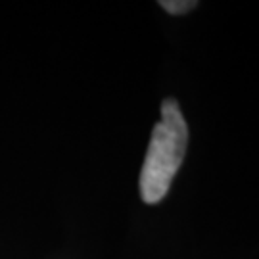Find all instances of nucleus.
<instances>
[{
	"label": "nucleus",
	"instance_id": "1",
	"mask_svg": "<svg viewBox=\"0 0 259 259\" xmlns=\"http://www.w3.org/2000/svg\"><path fill=\"white\" fill-rule=\"evenodd\" d=\"M188 146V125L177 100L161 104V119L154 125L150 146L140 169V198L146 204H159L171 188L183 165Z\"/></svg>",
	"mask_w": 259,
	"mask_h": 259
},
{
	"label": "nucleus",
	"instance_id": "2",
	"mask_svg": "<svg viewBox=\"0 0 259 259\" xmlns=\"http://www.w3.org/2000/svg\"><path fill=\"white\" fill-rule=\"evenodd\" d=\"M159 6L169 12V14H175V16H181V14H186L190 10H194L198 6L196 0H159Z\"/></svg>",
	"mask_w": 259,
	"mask_h": 259
}]
</instances>
